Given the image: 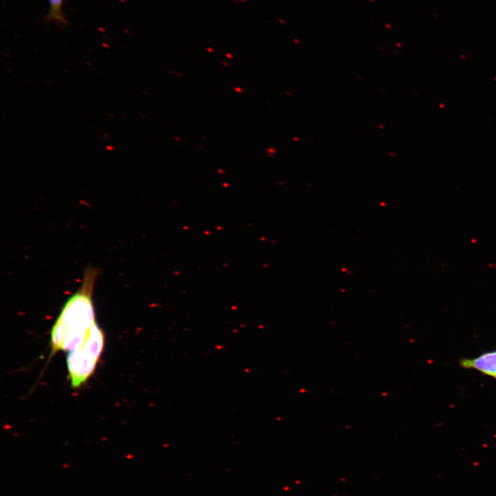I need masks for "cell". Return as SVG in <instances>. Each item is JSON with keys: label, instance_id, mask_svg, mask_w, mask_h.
I'll list each match as a JSON object with an SVG mask.
<instances>
[{"label": "cell", "instance_id": "2", "mask_svg": "<svg viewBox=\"0 0 496 496\" xmlns=\"http://www.w3.org/2000/svg\"><path fill=\"white\" fill-rule=\"evenodd\" d=\"M104 333L96 322L84 342L68 353L66 362L73 388L84 384L92 375L104 347Z\"/></svg>", "mask_w": 496, "mask_h": 496}, {"label": "cell", "instance_id": "1", "mask_svg": "<svg viewBox=\"0 0 496 496\" xmlns=\"http://www.w3.org/2000/svg\"><path fill=\"white\" fill-rule=\"evenodd\" d=\"M98 270L89 267L79 289L65 302L50 333L51 353L70 351L85 340L96 322L93 290Z\"/></svg>", "mask_w": 496, "mask_h": 496}, {"label": "cell", "instance_id": "5", "mask_svg": "<svg viewBox=\"0 0 496 496\" xmlns=\"http://www.w3.org/2000/svg\"><path fill=\"white\" fill-rule=\"evenodd\" d=\"M107 148H109L108 149H112L111 147H107Z\"/></svg>", "mask_w": 496, "mask_h": 496}, {"label": "cell", "instance_id": "3", "mask_svg": "<svg viewBox=\"0 0 496 496\" xmlns=\"http://www.w3.org/2000/svg\"><path fill=\"white\" fill-rule=\"evenodd\" d=\"M462 367L475 369L496 380V350L484 352L473 358L459 360Z\"/></svg>", "mask_w": 496, "mask_h": 496}, {"label": "cell", "instance_id": "4", "mask_svg": "<svg viewBox=\"0 0 496 496\" xmlns=\"http://www.w3.org/2000/svg\"><path fill=\"white\" fill-rule=\"evenodd\" d=\"M63 0H49L50 1V19L57 21L63 22L61 6Z\"/></svg>", "mask_w": 496, "mask_h": 496}]
</instances>
